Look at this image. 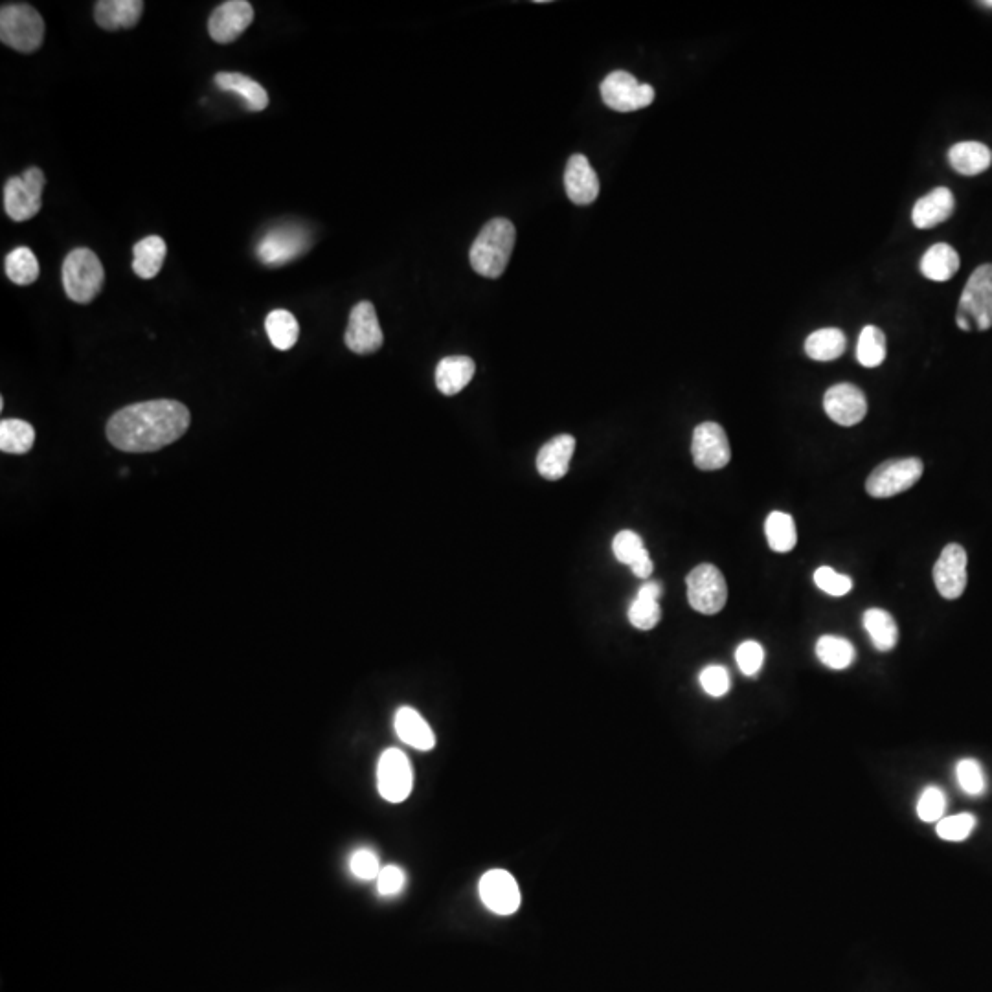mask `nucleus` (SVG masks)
<instances>
[{"label":"nucleus","mask_w":992,"mask_h":992,"mask_svg":"<svg viewBox=\"0 0 992 992\" xmlns=\"http://www.w3.org/2000/svg\"><path fill=\"white\" fill-rule=\"evenodd\" d=\"M190 410L179 401L157 399L118 410L107 423V440L124 452H155L181 440Z\"/></svg>","instance_id":"1"},{"label":"nucleus","mask_w":992,"mask_h":992,"mask_svg":"<svg viewBox=\"0 0 992 992\" xmlns=\"http://www.w3.org/2000/svg\"><path fill=\"white\" fill-rule=\"evenodd\" d=\"M515 239H517V230L509 219L504 217L491 219L480 230L469 252V260L474 272L491 280L500 278L508 269L515 248Z\"/></svg>","instance_id":"2"},{"label":"nucleus","mask_w":992,"mask_h":992,"mask_svg":"<svg viewBox=\"0 0 992 992\" xmlns=\"http://www.w3.org/2000/svg\"><path fill=\"white\" fill-rule=\"evenodd\" d=\"M105 271L91 248H74L63 261V287L76 304H91L102 291Z\"/></svg>","instance_id":"3"},{"label":"nucleus","mask_w":992,"mask_h":992,"mask_svg":"<svg viewBox=\"0 0 992 992\" xmlns=\"http://www.w3.org/2000/svg\"><path fill=\"white\" fill-rule=\"evenodd\" d=\"M45 39V21L30 4H4L0 10V41L17 52L32 54Z\"/></svg>","instance_id":"4"},{"label":"nucleus","mask_w":992,"mask_h":992,"mask_svg":"<svg viewBox=\"0 0 992 992\" xmlns=\"http://www.w3.org/2000/svg\"><path fill=\"white\" fill-rule=\"evenodd\" d=\"M956 324L963 331H987L992 327V265L972 272L959 300Z\"/></svg>","instance_id":"5"},{"label":"nucleus","mask_w":992,"mask_h":992,"mask_svg":"<svg viewBox=\"0 0 992 992\" xmlns=\"http://www.w3.org/2000/svg\"><path fill=\"white\" fill-rule=\"evenodd\" d=\"M688 601L691 609L700 614H719L728 601V587L721 570L713 564L695 566L688 577Z\"/></svg>","instance_id":"6"},{"label":"nucleus","mask_w":992,"mask_h":992,"mask_svg":"<svg viewBox=\"0 0 992 992\" xmlns=\"http://www.w3.org/2000/svg\"><path fill=\"white\" fill-rule=\"evenodd\" d=\"M925 471L919 458H899L880 463L866 480V491L873 498H891L914 487Z\"/></svg>","instance_id":"7"},{"label":"nucleus","mask_w":992,"mask_h":992,"mask_svg":"<svg viewBox=\"0 0 992 992\" xmlns=\"http://www.w3.org/2000/svg\"><path fill=\"white\" fill-rule=\"evenodd\" d=\"M45 184V173L39 168H30L21 177L8 179L4 186V210L8 217L23 223L39 214Z\"/></svg>","instance_id":"8"},{"label":"nucleus","mask_w":992,"mask_h":992,"mask_svg":"<svg viewBox=\"0 0 992 992\" xmlns=\"http://www.w3.org/2000/svg\"><path fill=\"white\" fill-rule=\"evenodd\" d=\"M654 89L647 83H640L629 72L616 70L603 79L601 98L603 103L616 113H634L649 107L654 102Z\"/></svg>","instance_id":"9"},{"label":"nucleus","mask_w":992,"mask_h":992,"mask_svg":"<svg viewBox=\"0 0 992 992\" xmlns=\"http://www.w3.org/2000/svg\"><path fill=\"white\" fill-rule=\"evenodd\" d=\"M414 787V772L410 759L399 748L384 750L377 763V790L390 803L408 800Z\"/></svg>","instance_id":"10"},{"label":"nucleus","mask_w":992,"mask_h":992,"mask_svg":"<svg viewBox=\"0 0 992 992\" xmlns=\"http://www.w3.org/2000/svg\"><path fill=\"white\" fill-rule=\"evenodd\" d=\"M311 247V237L300 226H278L261 237L256 248L261 263L269 267H280L302 256Z\"/></svg>","instance_id":"11"},{"label":"nucleus","mask_w":992,"mask_h":992,"mask_svg":"<svg viewBox=\"0 0 992 992\" xmlns=\"http://www.w3.org/2000/svg\"><path fill=\"white\" fill-rule=\"evenodd\" d=\"M693 462L700 471H719L732 460V449L726 432L719 423H700L693 432L691 443Z\"/></svg>","instance_id":"12"},{"label":"nucleus","mask_w":992,"mask_h":992,"mask_svg":"<svg viewBox=\"0 0 992 992\" xmlns=\"http://www.w3.org/2000/svg\"><path fill=\"white\" fill-rule=\"evenodd\" d=\"M485 908L496 915H513L520 908V888L506 869H491L478 882Z\"/></svg>","instance_id":"13"},{"label":"nucleus","mask_w":992,"mask_h":992,"mask_svg":"<svg viewBox=\"0 0 992 992\" xmlns=\"http://www.w3.org/2000/svg\"><path fill=\"white\" fill-rule=\"evenodd\" d=\"M344 340L346 346L357 355H370L381 350L383 331L372 302H359L351 309L350 324Z\"/></svg>","instance_id":"14"},{"label":"nucleus","mask_w":992,"mask_h":992,"mask_svg":"<svg viewBox=\"0 0 992 992\" xmlns=\"http://www.w3.org/2000/svg\"><path fill=\"white\" fill-rule=\"evenodd\" d=\"M934 583L941 598H961L967 588V552L961 544H948L934 564Z\"/></svg>","instance_id":"15"},{"label":"nucleus","mask_w":992,"mask_h":992,"mask_svg":"<svg viewBox=\"0 0 992 992\" xmlns=\"http://www.w3.org/2000/svg\"><path fill=\"white\" fill-rule=\"evenodd\" d=\"M823 408L836 425L853 427L866 418L868 399L855 384L840 383L825 392Z\"/></svg>","instance_id":"16"},{"label":"nucleus","mask_w":992,"mask_h":992,"mask_svg":"<svg viewBox=\"0 0 992 992\" xmlns=\"http://www.w3.org/2000/svg\"><path fill=\"white\" fill-rule=\"evenodd\" d=\"M254 21V8L247 0H228L215 8L208 21V32L215 43L228 45L234 43L237 37Z\"/></svg>","instance_id":"17"},{"label":"nucleus","mask_w":992,"mask_h":992,"mask_svg":"<svg viewBox=\"0 0 992 992\" xmlns=\"http://www.w3.org/2000/svg\"><path fill=\"white\" fill-rule=\"evenodd\" d=\"M564 190L568 199L579 206L592 204L599 195V179L585 155H572L564 170Z\"/></svg>","instance_id":"18"},{"label":"nucleus","mask_w":992,"mask_h":992,"mask_svg":"<svg viewBox=\"0 0 992 992\" xmlns=\"http://www.w3.org/2000/svg\"><path fill=\"white\" fill-rule=\"evenodd\" d=\"M575 451V438L570 434L555 436L544 443L537 454V471L546 480H561L570 469Z\"/></svg>","instance_id":"19"},{"label":"nucleus","mask_w":992,"mask_h":992,"mask_svg":"<svg viewBox=\"0 0 992 992\" xmlns=\"http://www.w3.org/2000/svg\"><path fill=\"white\" fill-rule=\"evenodd\" d=\"M954 210H956L954 193L950 192L945 186H941V188H936V190L926 193L925 197H921L915 203L914 212H912V221L921 230L934 228V226L941 225V223H945L947 219H950V215L954 214Z\"/></svg>","instance_id":"20"},{"label":"nucleus","mask_w":992,"mask_h":992,"mask_svg":"<svg viewBox=\"0 0 992 992\" xmlns=\"http://www.w3.org/2000/svg\"><path fill=\"white\" fill-rule=\"evenodd\" d=\"M144 12L142 0H100L94 6V19L103 30L116 32L133 28Z\"/></svg>","instance_id":"21"},{"label":"nucleus","mask_w":992,"mask_h":992,"mask_svg":"<svg viewBox=\"0 0 992 992\" xmlns=\"http://www.w3.org/2000/svg\"><path fill=\"white\" fill-rule=\"evenodd\" d=\"M612 552L621 564H629L632 574L647 579L653 574L654 564L643 539L636 531L623 530L612 541Z\"/></svg>","instance_id":"22"},{"label":"nucleus","mask_w":992,"mask_h":992,"mask_svg":"<svg viewBox=\"0 0 992 992\" xmlns=\"http://www.w3.org/2000/svg\"><path fill=\"white\" fill-rule=\"evenodd\" d=\"M394 728L397 737L416 750L429 752L436 746V735L432 732L429 722L421 717L419 711L410 706H403L397 710Z\"/></svg>","instance_id":"23"},{"label":"nucleus","mask_w":992,"mask_h":992,"mask_svg":"<svg viewBox=\"0 0 992 992\" xmlns=\"http://www.w3.org/2000/svg\"><path fill=\"white\" fill-rule=\"evenodd\" d=\"M662 592L664 588L658 581L643 583L629 607V621L632 627H636L638 631H651L660 623L662 609L658 599L662 598Z\"/></svg>","instance_id":"24"},{"label":"nucleus","mask_w":992,"mask_h":992,"mask_svg":"<svg viewBox=\"0 0 992 992\" xmlns=\"http://www.w3.org/2000/svg\"><path fill=\"white\" fill-rule=\"evenodd\" d=\"M214 81L215 85L221 91L237 94L245 102L250 113H260L263 109H267V105H269V94H267V91L261 87L258 81L248 78L245 74H239V72H219V74H215Z\"/></svg>","instance_id":"25"},{"label":"nucleus","mask_w":992,"mask_h":992,"mask_svg":"<svg viewBox=\"0 0 992 992\" xmlns=\"http://www.w3.org/2000/svg\"><path fill=\"white\" fill-rule=\"evenodd\" d=\"M476 372V366L471 357L452 355L441 359L436 368V386L443 395H456L462 392Z\"/></svg>","instance_id":"26"},{"label":"nucleus","mask_w":992,"mask_h":992,"mask_svg":"<svg viewBox=\"0 0 992 992\" xmlns=\"http://www.w3.org/2000/svg\"><path fill=\"white\" fill-rule=\"evenodd\" d=\"M948 160L950 166L961 175L974 177L991 168L992 151L981 142H972V140L959 142L956 146L950 147Z\"/></svg>","instance_id":"27"},{"label":"nucleus","mask_w":992,"mask_h":992,"mask_svg":"<svg viewBox=\"0 0 992 992\" xmlns=\"http://www.w3.org/2000/svg\"><path fill=\"white\" fill-rule=\"evenodd\" d=\"M168 247L164 239L158 236H149L136 243L133 248V271L142 280L155 278L164 261H166Z\"/></svg>","instance_id":"28"},{"label":"nucleus","mask_w":992,"mask_h":992,"mask_svg":"<svg viewBox=\"0 0 992 992\" xmlns=\"http://www.w3.org/2000/svg\"><path fill=\"white\" fill-rule=\"evenodd\" d=\"M958 271V252L947 243L932 245L921 260V272L932 282H948Z\"/></svg>","instance_id":"29"},{"label":"nucleus","mask_w":992,"mask_h":992,"mask_svg":"<svg viewBox=\"0 0 992 992\" xmlns=\"http://www.w3.org/2000/svg\"><path fill=\"white\" fill-rule=\"evenodd\" d=\"M864 629L869 634L873 647L880 653L895 649L899 642V627L890 612L882 609H869L864 612Z\"/></svg>","instance_id":"30"},{"label":"nucleus","mask_w":992,"mask_h":992,"mask_svg":"<svg viewBox=\"0 0 992 992\" xmlns=\"http://www.w3.org/2000/svg\"><path fill=\"white\" fill-rule=\"evenodd\" d=\"M847 340L844 331L836 327H825L811 333L805 340V353L811 357L812 361L829 362L835 361L844 355Z\"/></svg>","instance_id":"31"},{"label":"nucleus","mask_w":992,"mask_h":992,"mask_svg":"<svg viewBox=\"0 0 992 992\" xmlns=\"http://www.w3.org/2000/svg\"><path fill=\"white\" fill-rule=\"evenodd\" d=\"M816 656L823 666L835 671H844L855 664L857 651L853 643L847 642L846 638L825 634L816 642Z\"/></svg>","instance_id":"32"},{"label":"nucleus","mask_w":992,"mask_h":992,"mask_svg":"<svg viewBox=\"0 0 992 992\" xmlns=\"http://www.w3.org/2000/svg\"><path fill=\"white\" fill-rule=\"evenodd\" d=\"M765 533H767L768 546L772 552L789 553L796 548V542H798L796 522L789 513L772 511L765 522Z\"/></svg>","instance_id":"33"},{"label":"nucleus","mask_w":992,"mask_h":992,"mask_svg":"<svg viewBox=\"0 0 992 992\" xmlns=\"http://www.w3.org/2000/svg\"><path fill=\"white\" fill-rule=\"evenodd\" d=\"M35 430L23 419H2L0 421V451L6 454H26L32 451Z\"/></svg>","instance_id":"34"},{"label":"nucleus","mask_w":992,"mask_h":992,"mask_svg":"<svg viewBox=\"0 0 992 992\" xmlns=\"http://www.w3.org/2000/svg\"><path fill=\"white\" fill-rule=\"evenodd\" d=\"M265 329L276 350L287 351L293 348L300 337V326L296 322L293 313L285 309H276L267 316Z\"/></svg>","instance_id":"35"},{"label":"nucleus","mask_w":992,"mask_h":992,"mask_svg":"<svg viewBox=\"0 0 992 992\" xmlns=\"http://www.w3.org/2000/svg\"><path fill=\"white\" fill-rule=\"evenodd\" d=\"M6 274L15 285H32L39 278V261L32 248L17 247L6 258Z\"/></svg>","instance_id":"36"},{"label":"nucleus","mask_w":992,"mask_h":992,"mask_svg":"<svg viewBox=\"0 0 992 992\" xmlns=\"http://www.w3.org/2000/svg\"><path fill=\"white\" fill-rule=\"evenodd\" d=\"M857 359L864 368H877L886 359V337L877 326H866L860 331Z\"/></svg>","instance_id":"37"},{"label":"nucleus","mask_w":992,"mask_h":992,"mask_svg":"<svg viewBox=\"0 0 992 992\" xmlns=\"http://www.w3.org/2000/svg\"><path fill=\"white\" fill-rule=\"evenodd\" d=\"M976 827V816L970 812H961L954 816H945L937 822V835L947 842H963L967 840Z\"/></svg>","instance_id":"38"},{"label":"nucleus","mask_w":992,"mask_h":992,"mask_svg":"<svg viewBox=\"0 0 992 992\" xmlns=\"http://www.w3.org/2000/svg\"><path fill=\"white\" fill-rule=\"evenodd\" d=\"M956 779L967 796H980L987 789L985 772L976 759H961L956 765Z\"/></svg>","instance_id":"39"},{"label":"nucleus","mask_w":992,"mask_h":992,"mask_svg":"<svg viewBox=\"0 0 992 992\" xmlns=\"http://www.w3.org/2000/svg\"><path fill=\"white\" fill-rule=\"evenodd\" d=\"M947 796L939 787H926L917 800V816L921 822H939L945 818Z\"/></svg>","instance_id":"40"},{"label":"nucleus","mask_w":992,"mask_h":992,"mask_svg":"<svg viewBox=\"0 0 992 992\" xmlns=\"http://www.w3.org/2000/svg\"><path fill=\"white\" fill-rule=\"evenodd\" d=\"M814 583L822 592L833 598H842L853 590V579L849 575L836 572L831 566H820L814 572Z\"/></svg>","instance_id":"41"},{"label":"nucleus","mask_w":992,"mask_h":992,"mask_svg":"<svg viewBox=\"0 0 992 992\" xmlns=\"http://www.w3.org/2000/svg\"><path fill=\"white\" fill-rule=\"evenodd\" d=\"M735 660H737V666L743 675L756 677L757 673L765 666V649L759 642L746 640L737 647Z\"/></svg>","instance_id":"42"},{"label":"nucleus","mask_w":992,"mask_h":992,"mask_svg":"<svg viewBox=\"0 0 992 992\" xmlns=\"http://www.w3.org/2000/svg\"><path fill=\"white\" fill-rule=\"evenodd\" d=\"M381 869L383 866H381L379 855L368 847L357 849L350 857V871L355 879L377 880Z\"/></svg>","instance_id":"43"},{"label":"nucleus","mask_w":992,"mask_h":992,"mask_svg":"<svg viewBox=\"0 0 992 992\" xmlns=\"http://www.w3.org/2000/svg\"><path fill=\"white\" fill-rule=\"evenodd\" d=\"M700 686L702 689L710 695V697H715V699H721L724 697L730 688H732V680H730V673L728 669L724 666H708L704 667L700 671Z\"/></svg>","instance_id":"44"},{"label":"nucleus","mask_w":992,"mask_h":992,"mask_svg":"<svg viewBox=\"0 0 992 992\" xmlns=\"http://www.w3.org/2000/svg\"><path fill=\"white\" fill-rule=\"evenodd\" d=\"M406 886V873L399 866L395 864H390V866H384L377 877V891L383 895V897H395L399 895L401 891L405 890Z\"/></svg>","instance_id":"45"},{"label":"nucleus","mask_w":992,"mask_h":992,"mask_svg":"<svg viewBox=\"0 0 992 992\" xmlns=\"http://www.w3.org/2000/svg\"><path fill=\"white\" fill-rule=\"evenodd\" d=\"M983 6H992V2H981Z\"/></svg>","instance_id":"46"}]
</instances>
